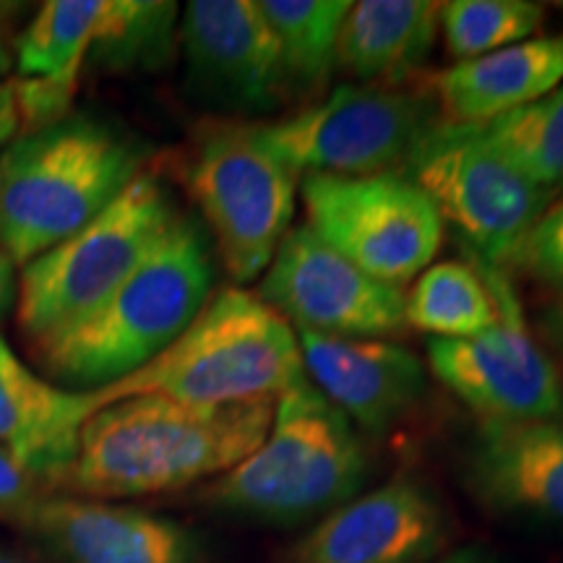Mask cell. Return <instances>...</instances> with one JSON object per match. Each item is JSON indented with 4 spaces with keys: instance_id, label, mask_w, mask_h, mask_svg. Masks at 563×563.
Segmentation results:
<instances>
[{
    "instance_id": "obj_24",
    "label": "cell",
    "mask_w": 563,
    "mask_h": 563,
    "mask_svg": "<svg viewBox=\"0 0 563 563\" xmlns=\"http://www.w3.org/2000/svg\"><path fill=\"white\" fill-rule=\"evenodd\" d=\"M475 129L498 157L538 188L551 194L563 186V84L551 95Z\"/></svg>"
},
{
    "instance_id": "obj_5",
    "label": "cell",
    "mask_w": 563,
    "mask_h": 563,
    "mask_svg": "<svg viewBox=\"0 0 563 563\" xmlns=\"http://www.w3.org/2000/svg\"><path fill=\"white\" fill-rule=\"evenodd\" d=\"M306 376L295 329L243 287H222L162 355L123 382L91 391L95 412L136 394L191 405L279 397Z\"/></svg>"
},
{
    "instance_id": "obj_8",
    "label": "cell",
    "mask_w": 563,
    "mask_h": 563,
    "mask_svg": "<svg viewBox=\"0 0 563 563\" xmlns=\"http://www.w3.org/2000/svg\"><path fill=\"white\" fill-rule=\"evenodd\" d=\"M441 123L431 95L342 84L253 133L298 178L402 173L422 139Z\"/></svg>"
},
{
    "instance_id": "obj_28",
    "label": "cell",
    "mask_w": 563,
    "mask_h": 563,
    "mask_svg": "<svg viewBox=\"0 0 563 563\" xmlns=\"http://www.w3.org/2000/svg\"><path fill=\"white\" fill-rule=\"evenodd\" d=\"M40 477L21 467L13 456L0 452V522H13L34 498H40Z\"/></svg>"
},
{
    "instance_id": "obj_35",
    "label": "cell",
    "mask_w": 563,
    "mask_h": 563,
    "mask_svg": "<svg viewBox=\"0 0 563 563\" xmlns=\"http://www.w3.org/2000/svg\"><path fill=\"white\" fill-rule=\"evenodd\" d=\"M13 136H16L13 131H0V144H5V141H11Z\"/></svg>"
},
{
    "instance_id": "obj_9",
    "label": "cell",
    "mask_w": 563,
    "mask_h": 563,
    "mask_svg": "<svg viewBox=\"0 0 563 563\" xmlns=\"http://www.w3.org/2000/svg\"><path fill=\"white\" fill-rule=\"evenodd\" d=\"M402 175L428 196L441 222L452 224L473 258L493 266L511 262L551 196L498 157L473 123L441 121Z\"/></svg>"
},
{
    "instance_id": "obj_12",
    "label": "cell",
    "mask_w": 563,
    "mask_h": 563,
    "mask_svg": "<svg viewBox=\"0 0 563 563\" xmlns=\"http://www.w3.org/2000/svg\"><path fill=\"white\" fill-rule=\"evenodd\" d=\"M256 295L295 332L384 340L407 327L405 292L357 269L306 224L287 232Z\"/></svg>"
},
{
    "instance_id": "obj_7",
    "label": "cell",
    "mask_w": 563,
    "mask_h": 563,
    "mask_svg": "<svg viewBox=\"0 0 563 563\" xmlns=\"http://www.w3.org/2000/svg\"><path fill=\"white\" fill-rule=\"evenodd\" d=\"M188 194L235 287L264 277L292 230L300 178L266 150L251 121H207L186 157Z\"/></svg>"
},
{
    "instance_id": "obj_30",
    "label": "cell",
    "mask_w": 563,
    "mask_h": 563,
    "mask_svg": "<svg viewBox=\"0 0 563 563\" xmlns=\"http://www.w3.org/2000/svg\"><path fill=\"white\" fill-rule=\"evenodd\" d=\"M0 131H21V115L16 104V91H13V81L0 84Z\"/></svg>"
},
{
    "instance_id": "obj_19",
    "label": "cell",
    "mask_w": 563,
    "mask_h": 563,
    "mask_svg": "<svg viewBox=\"0 0 563 563\" xmlns=\"http://www.w3.org/2000/svg\"><path fill=\"white\" fill-rule=\"evenodd\" d=\"M563 84V32L460 60L435 76V100L452 123H488Z\"/></svg>"
},
{
    "instance_id": "obj_3",
    "label": "cell",
    "mask_w": 563,
    "mask_h": 563,
    "mask_svg": "<svg viewBox=\"0 0 563 563\" xmlns=\"http://www.w3.org/2000/svg\"><path fill=\"white\" fill-rule=\"evenodd\" d=\"M144 173L131 136L89 115L21 133L0 152V245L16 266L79 232Z\"/></svg>"
},
{
    "instance_id": "obj_25",
    "label": "cell",
    "mask_w": 563,
    "mask_h": 563,
    "mask_svg": "<svg viewBox=\"0 0 563 563\" xmlns=\"http://www.w3.org/2000/svg\"><path fill=\"white\" fill-rule=\"evenodd\" d=\"M545 9L530 0H449L441 3V30L452 58L473 60L538 34Z\"/></svg>"
},
{
    "instance_id": "obj_4",
    "label": "cell",
    "mask_w": 563,
    "mask_h": 563,
    "mask_svg": "<svg viewBox=\"0 0 563 563\" xmlns=\"http://www.w3.org/2000/svg\"><path fill=\"white\" fill-rule=\"evenodd\" d=\"M368 477L371 452L361 431L302 378L277 397L262 446L217 477L207 501L251 522L290 527L340 509Z\"/></svg>"
},
{
    "instance_id": "obj_34",
    "label": "cell",
    "mask_w": 563,
    "mask_h": 563,
    "mask_svg": "<svg viewBox=\"0 0 563 563\" xmlns=\"http://www.w3.org/2000/svg\"><path fill=\"white\" fill-rule=\"evenodd\" d=\"M0 563H26V561H21V559H16V555L0 551Z\"/></svg>"
},
{
    "instance_id": "obj_22",
    "label": "cell",
    "mask_w": 563,
    "mask_h": 563,
    "mask_svg": "<svg viewBox=\"0 0 563 563\" xmlns=\"http://www.w3.org/2000/svg\"><path fill=\"white\" fill-rule=\"evenodd\" d=\"M347 0H262L277 37L285 97L313 102L336 70V45L350 11Z\"/></svg>"
},
{
    "instance_id": "obj_21",
    "label": "cell",
    "mask_w": 563,
    "mask_h": 563,
    "mask_svg": "<svg viewBox=\"0 0 563 563\" xmlns=\"http://www.w3.org/2000/svg\"><path fill=\"white\" fill-rule=\"evenodd\" d=\"M118 0H47L16 42L21 79H37L74 100L84 60L108 40Z\"/></svg>"
},
{
    "instance_id": "obj_14",
    "label": "cell",
    "mask_w": 563,
    "mask_h": 563,
    "mask_svg": "<svg viewBox=\"0 0 563 563\" xmlns=\"http://www.w3.org/2000/svg\"><path fill=\"white\" fill-rule=\"evenodd\" d=\"M449 543V514L433 490L399 477L321 517L285 563H428Z\"/></svg>"
},
{
    "instance_id": "obj_33",
    "label": "cell",
    "mask_w": 563,
    "mask_h": 563,
    "mask_svg": "<svg viewBox=\"0 0 563 563\" xmlns=\"http://www.w3.org/2000/svg\"><path fill=\"white\" fill-rule=\"evenodd\" d=\"M9 66H11L9 53H5V47L0 45V79H3V74H5V70H9Z\"/></svg>"
},
{
    "instance_id": "obj_23",
    "label": "cell",
    "mask_w": 563,
    "mask_h": 563,
    "mask_svg": "<svg viewBox=\"0 0 563 563\" xmlns=\"http://www.w3.org/2000/svg\"><path fill=\"white\" fill-rule=\"evenodd\" d=\"M496 321V302L475 264H431L405 295V323L431 340H470Z\"/></svg>"
},
{
    "instance_id": "obj_1",
    "label": "cell",
    "mask_w": 563,
    "mask_h": 563,
    "mask_svg": "<svg viewBox=\"0 0 563 563\" xmlns=\"http://www.w3.org/2000/svg\"><path fill=\"white\" fill-rule=\"evenodd\" d=\"M277 397L191 405L136 394L89 415L74 462L51 488L121 501L214 483L262 446Z\"/></svg>"
},
{
    "instance_id": "obj_2",
    "label": "cell",
    "mask_w": 563,
    "mask_h": 563,
    "mask_svg": "<svg viewBox=\"0 0 563 563\" xmlns=\"http://www.w3.org/2000/svg\"><path fill=\"white\" fill-rule=\"evenodd\" d=\"M214 287L209 238L180 217L102 302L34 344L53 382L95 391L162 355L207 306Z\"/></svg>"
},
{
    "instance_id": "obj_16",
    "label": "cell",
    "mask_w": 563,
    "mask_h": 563,
    "mask_svg": "<svg viewBox=\"0 0 563 563\" xmlns=\"http://www.w3.org/2000/svg\"><path fill=\"white\" fill-rule=\"evenodd\" d=\"M295 334L308 382L363 433L391 431L420 405L428 389L426 365L402 344Z\"/></svg>"
},
{
    "instance_id": "obj_6",
    "label": "cell",
    "mask_w": 563,
    "mask_h": 563,
    "mask_svg": "<svg viewBox=\"0 0 563 563\" xmlns=\"http://www.w3.org/2000/svg\"><path fill=\"white\" fill-rule=\"evenodd\" d=\"M178 220L165 183L152 173L136 175L100 217L21 266V332L37 344L79 321L144 262Z\"/></svg>"
},
{
    "instance_id": "obj_11",
    "label": "cell",
    "mask_w": 563,
    "mask_h": 563,
    "mask_svg": "<svg viewBox=\"0 0 563 563\" xmlns=\"http://www.w3.org/2000/svg\"><path fill=\"white\" fill-rule=\"evenodd\" d=\"M496 302V321L470 340L428 342V368L483 420L563 418V384L527 329L522 302L501 266L473 258Z\"/></svg>"
},
{
    "instance_id": "obj_13",
    "label": "cell",
    "mask_w": 563,
    "mask_h": 563,
    "mask_svg": "<svg viewBox=\"0 0 563 563\" xmlns=\"http://www.w3.org/2000/svg\"><path fill=\"white\" fill-rule=\"evenodd\" d=\"M11 525L58 563H207L199 534L136 506L42 493Z\"/></svg>"
},
{
    "instance_id": "obj_31",
    "label": "cell",
    "mask_w": 563,
    "mask_h": 563,
    "mask_svg": "<svg viewBox=\"0 0 563 563\" xmlns=\"http://www.w3.org/2000/svg\"><path fill=\"white\" fill-rule=\"evenodd\" d=\"M435 563H498V561H493L490 555L483 553V551H456V553L446 555V559H441Z\"/></svg>"
},
{
    "instance_id": "obj_18",
    "label": "cell",
    "mask_w": 563,
    "mask_h": 563,
    "mask_svg": "<svg viewBox=\"0 0 563 563\" xmlns=\"http://www.w3.org/2000/svg\"><path fill=\"white\" fill-rule=\"evenodd\" d=\"M91 412V391L42 378L0 336V452L51 488L74 462Z\"/></svg>"
},
{
    "instance_id": "obj_29",
    "label": "cell",
    "mask_w": 563,
    "mask_h": 563,
    "mask_svg": "<svg viewBox=\"0 0 563 563\" xmlns=\"http://www.w3.org/2000/svg\"><path fill=\"white\" fill-rule=\"evenodd\" d=\"M19 298V279H16V264L11 262L9 253L0 245V321L11 311V306Z\"/></svg>"
},
{
    "instance_id": "obj_26",
    "label": "cell",
    "mask_w": 563,
    "mask_h": 563,
    "mask_svg": "<svg viewBox=\"0 0 563 563\" xmlns=\"http://www.w3.org/2000/svg\"><path fill=\"white\" fill-rule=\"evenodd\" d=\"M175 16V3L118 0L112 30L95 55L112 66H154L170 53Z\"/></svg>"
},
{
    "instance_id": "obj_17",
    "label": "cell",
    "mask_w": 563,
    "mask_h": 563,
    "mask_svg": "<svg viewBox=\"0 0 563 563\" xmlns=\"http://www.w3.org/2000/svg\"><path fill=\"white\" fill-rule=\"evenodd\" d=\"M467 483L493 509L563 525V418L483 420L467 452Z\"/></svg>"
},
{
    "instance_id": "obj_27",
    "label": "cell",
    "mask_w": 563,
    "mask_h": 563,
    "mask_svg": "<svg viewBox=\"0 0 563 563\" xmlns=\"http://www.w3.org/2000/svg\"><path fill=\"white\" fill-rule=\"evenodd\" d=\"M511 262L543 285L563 292V199L540 214Z\"/></svg>"
},
{
    "instance_id": "obj_15",
    "label": "cell",
    "mask_w": 563,
    "mask_h": 563,
    "mask_svg": "<svg viewBox=\"0 0 563 563\" xmlns=\"http://www.w3.org/2000/svg\"><path fill=\"white\" fill-rule=\"evenodd\" d=\"M180 45L196 95L224 110L269 112L285 100L277 37L253 0H194Z\"/></svg>"
},
{
    "instance_id": "obj_10",
    "label": "cell",
    "mask_w": 563,
    "mask_h": 563,
    "mask_svg": "<svg viewBox=\"0 0 563 563\" xmlns=\"http://www.w3.org/2000/svg\"><path fill=\"white\" fill-rule=\"evenodd\" d=\"M306 228L384 285L399 287L431 266L443 222L428 196L402 173L300 178Z\"/></svg>"
},
{
    "instance_id": "obj_20",
    "label": "cell",
    "mask_w": 563,
    "mask_h": 563,
    "mask_svg": "<svg viewBox=\"0 0 563 563\" xmlns=\"http://www.w3.org/2000/svg\"><path fill=\"white\" fill-rule=\"evenodd\" d=\"M439 26L441 3L431 0L352 3L336 45V70L361 87L399 89L431 58Z\"/></svg>"
},
{
    "instance_id": "obj_32",
    "label": "cell",
    "mask_w": 563,
    "mask_h": 563,
    "mask_svg": "<svg viewBox=\"0 0 563 563\" xmlns=\"http://www.w3.org/2000/svg\"><path fill=\"white\" fill-rule=\"evenodd\" d=\"M553 334H555V340H559L561 350H563V300H561L559 311H555V316H553Z\"/></svg>"
}]
</instances>
